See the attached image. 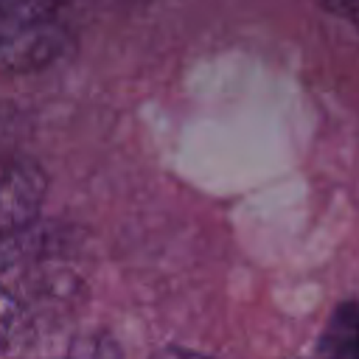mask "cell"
Here are the masks:
<instances>
[{
  "instance_id": "obj_1",
  "label": "cell",
  "mask_w": 359,
  "mask_h": 359,
  "mask_svg": "<svg viewBox=\"0 0 359 359\" xmlns=\"http://www.w3.org/2000/svg\"><path fill=\"white\" fill-rule=\"evenodd\" d=\"M73 0H0V67L31 73L70 48Z\"/></svg>"
},
{
  "instance_id": "obj_2",
  "label": "cell",
  "mask_w": 359,
  "mask_h": 359,
  "mask_svg": "<svg viewBox=\"0 0 359 359\" xmlns=\"http://www.w3.org/2000/svg\"><path fill=\"white\" fill-rule=\"evenodd\" d=\"M48 191L45 171L20 154H0V241L31 227Z\"/></svg>"
},
{
  "instance_id": "obj_3",
  "label": "cell",
  "mask_w": 359,
  "mask_h": 359,
  "mask_svg": "<svg viewBox=\"0 0 359 359\" xmlns=\"http://www.w3.org/2000/svg\"><path fill=\"white\" fill-rule=\"evenodd\" d=\"M311 359H359V297L331 311Z\"/></svg>"
},
{
  "instance_id": "obj_4",
  "label": "cell",
  "mask_w": 359,
  "mask_h": 359,
  "mask_svg": "<svg viewBox=\"0 0 359 359\" xmlns=\"http://www.w3.org/2000/svg\"><path fill=\"white\" fill-rule=\"evenodd\" d=\"M25 334V309L22 303L0 286V356H8Z\"/></svg>"
},
{
  "instance_id": "obj_5",
  "label": "cell",
  "mask_w": 359,
  "mask_h": 359,
  "mask_svg": "<svg viewBox=\"0 0 359 359\" xmlns=\"http://www.w3.org/2000/svg\"><path fill=\"white\" fill-rule=\"evenodd\" d=\"M70 359H121L115 342H109L107 337H81L73 342L70 348Z\"/></svg>"
},
{
  "instance_id": "obj_6",
  "label": "cell",
  "mask_w": 359,
  "mask_h": 359,
  "mask_svg": "<svg viewBox=\"0 0 359 359\" xmlns=\"http://www.w3.org/2000/svg\"><path fill=\"white\" fill-rule=\"evenodd\" d=\"M151 359H208V356H202V353H194V351H185V348H163V351H157Z\"/></svg>"
}]
</instances>
